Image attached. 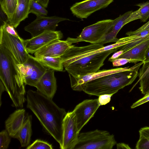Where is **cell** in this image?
<instances>
[{
  "instance_id": "2",
  "label": "cell",
  "mask_w": 149,
  "mask_h": 149,
  "mask_svg": "<svg viewBox=\"0 0 149 149\" xmlns=\"http://www.w3.org/2000/svg\"><path fill=\"white\" fill-rule=\"evenodd\" d=\"M19 64L11 51L0 45V81L12 100V106L22 108L26 100V85Z\"/></svg>"
},
{
  "instance_id": "41",
  "label": "cell",
  "mask_w": 149,
  "mask_h": 149,
  "mask_svg": "<svg viewBox=\"0 0 149 149\" xmlns=\"http://www.w3.org/2000/svg\"><path fill=\"white\" fill-rule=\"evenodd\" d=\"M117 148L130 149L131 148L129 145L123 143H119L116 144Z\"/></svg>"
},
{
  "instance_id": "38",
  "label": "cell",
  "mask_w": 149,
  "mask_h": 149,
  "mask_svg": "<svg viewBox=\"0 0 149 149\" xmlns=\"http://www.w3.org/2000/svg\"><path fill=\"white\" fill-rule=\"evenodd\" d=\"M0 22L2 23V25L5 23H8L9 19L6 14L0 8Z\"/></svg>"
},
{
  "instance_id": "7",
  "label": "cell",
  "mask_w": 149,
  "mask_h": 149,
  "mask_svg": "<svg viewBox=\"0 0 149 149\" xmlns=\"http://www.w3.org/2000/svg\"><path fill=\"white\" fill-rule=\"evenodd\" d=\"M115 22V19H107L98 21L85 27L76 38L68 37L66 40L72 44L82 41L97 43L111 30Z\"/></svg>"
},
{
  "instance_id": "33",
  "label": "cell",
  "mask_w": 149,
  "mask_h": 149,
  "mask_svg": "<svg viewBox=\"0 0 149 149\" xmlns=\"http://www.w3.org/2000/svg\"><path fill=\"white\" fill-rule=\"evenodd\" d=\"M2 25H3L5 31L8 33L17 38H20L15 29V28L9 23H5Z\"/></svg>"
},
{
  "instance_id": "34",
  "label": "cell",
  "mask_w": 149,
  "mask_h": 149,
  "mask_svg": "<svg viewBox=\"0 0 149 149\" xmlns=\"http://www.w3.org/2000/svg\"><path fill=\"white\" fill-rule=\"evenodd\" d=\"M149 70V63L143 64L142 67L139 70V72L138 74L139 79L137 82L134 84L131 89L132 90L134 87L139 83L140 79Z\"/></svg>"
},
{
  "instance_id": "13",
  "label": "cell",
  "mask_w": 149,
  "mask_h": 149,
  "mask_svg": "<svg viewBox=\"0 0 149 149\" xmlns=\"http://www.w3.org/2000/svg\"><path fill=\"white\" fill-rule=\"evenodd\" d=\"M113 0H85L77 2L70 8L72 13L78 18H87L93 13L107 7Z\"/></svg>"
},
{
  "instance_id": "28",
  "label": "cell",
  "mask_w": 149,
  "mask_h": 149,
  "mask_svg": "<svg viewBox=\"0 0 149 149\" xmlns=\"http://www.w3.org/2000/svg\"><path fill=\"white\" fill-rule=\"evenodd\" d=\"M27 149H52V145L47 142L37 139L31 145L28 146Z\"/></svg>"
},
{
  "instance_id": "30",
  "label": "cell",
  "mask_w": 149,
  "mask_h": 149,
  "mask_svg": "<svg viewBox=\"0 0 149 149\" xmlns=\"http://www.w3.org/2000/svg\"><path fill=\"white\" fill-rule=\"evenodd\" d=\"M10 136L6 130L0 132V149H7L10 142Z\"/></svg>"
},
{
  "instance_id": "17",
  "label": "cell",
  "mask_w": 149,
  "mask_h": 149,
  "mask_svg": "<svg viewBox=\"0 0 149 149\" xmlns=\"http://www.w3.org/2000/svg\"><path fill=\"white\" fill-rule=\"evenodd\" d=\"M54 71V70L48 68L36 86L38 91L52 99L56 92L57 87Z\"/></svg>"
},
{
  "instance_id": "12",
  "label": "cell",
  "mask_w": 149,
  "mask_h": 149,
  "mask_svg": "<svg viewBox=\"0 0 149 149\" xmlns=\"http://www.w3.org/2000/svg\"><path fill=\"white\" fill-rule=\"evenodd\" d=\"M100 106L97 99L85 100L76 106L73 111L76 115L79 132L93 117Z\"/></svg>"
},
{
  "instance_id": "21",
  "label": "cell",
  "mask_w": 149,
  "mask_h": 149,
  "mask_svg": "<svg viewBox=\"0 0 149 149\" xmlns=\"http://www.w3.org/2000/svg\"><path fill=\"white\" fill-rule=\"evenodd\" d=\"M32 120L31 115L28 116L22 126L14 137L19 141L22 147L27 146L30 144L32 133Z\"/></svg>"
},
{
  "instance_id": "5",
  "label": "cell",
  "mask_w": 149,
  "mask_h": 149,
  "mask_svg": "<svg viewBox=\"0 0 149 149\" xmlns=\"http://www.w3.org/2000/svg\"><path fill=\"white\" fill-rule=\"evenodd\" d=\"M116 144L113 134L96 129L79 133L73 149H112Z\"/></svg>"
},
{
  "instance_id": "11",
  "label": "cell",
  "mask_w": 149,
  "mask_h": 149,
  "mask_svg": "<svg viewBox=\"0 0 149 149\" xmlns=\"http://www.w3.org/2000/svg\"><path fill=\"white\" fill-rule=\"evenodd\" d=\"M68 20V18L56 16H37L36 19L25 26L24 29L29 33L32 38L47 31H55L59 22Z\"/></svg>"
},
{
  "instance_id": "24",
  "label": "cell",
  "mask_w": 149,
  "mask_h": 149,
  "mask_svg": "<svg viewBox=\"0 0 149 149\" xmlns=\"http://www.w3.org/2000/svg\"><path fill=\"white\" fill-rule=\"evenodd\" d=\"M139 138L135 148L149 149V127L141 128L139 131Z\"/></svg>"
},
{
  "instance_id": "45",
  "label": "cell",
  "mask_w": 149,
  "mask_h": 149,
  "mask_svg": "<svg viewBox=\"0 0 149 149\" xmlns=\"http://www.w3.org/2000/svg\"><path fill=\"white\" fill-rule=\"evenodd\" d=\"M3 0H0V2H1V1H2Z\"/></svg>"
},
{
  "instance_id": "3",
  "label": "cell",
  "mask_w": 149,
  "mask_h": 149,
  "mask_svg": "<svg viewBox=\"0 0 149 149\" xmlns=\"http://www.w3.org/2000/svg\"><path fill=\"white\" fill-rule=\"evenodd\" d=\"M140 67L112 73L89 81L84 85L82 91L89 95L98 96L105 94L113 95L134 81L138 76Z\"/></svg>"
},
{
  "instance_id": "20",
  "label": "cell",
  "mask_w": 149,
  "mask_h": 149,
  "mask_svg": "<svg viewBox=\"0 0 149 149\" xmlns=\"http://www.w3.org/2000/svg\"><path fill=\"white\" fill-rule=\"evenodd\" d=\"M32 0H17L16 10L8 22L15 28L20 23L28 17Z\"/></svg>"
},
{
  "instance_id": "39",
  "label": "cell",
  "mask_w": 149,
  "mask_h": 149,
  "mask_svg": "<svg viewBox=\"0 0 149 149\" xmlns=\"http://www.w3.org/2000/svg\"><path fill=\"white\" fill-rule=\"evenodd\" d=\"M149 28V21L147 23L142 25L138 29L134 31H131L127 32L126 34V35H128L129 34L136 33L138 32L145 29H147Z\"/></svg>"
},
{
  "instance_id": "14",
  "label": "cell",
  "mask_w": 149,
  "mask_h": 149,
  "mask_svg": "<svg viewBox=\"0 0 149 149\" xmlns=\"http://www.w3.org/2000/svg\"><path fill=\"white\" fill-rule=\"evenodd\" d=\"M143 63V62H141L131 67L119 68L107 70H99L97 72L77 78L69 76L71 86L74 91H81L84 85L89 81L112 73L134 69L138 67H140Z\"/></svg>"
},
{
  "instance_id": "19",
  "label": "cell",
  "mask_w": 149,
  "mask_h": 149,
  "mask_svg": "<svg viewBox=\"0 0 149 149\" xmlns=\"http://www.w3.org/2000/svg\"><path fill=\"white\" fill-rule=\"evenodd\" d=\"M149 47V38L124 52L118 58L130 59L136 63L139 62H144L146 51Z\"/></svg>"
},
{
  "instance_id": "36",
  "label": "cell",
  "mask_w": 149,
  "mask_h": 149,
  "mask_svg": "<svg viewBox=\"0 0 149 149\" xmlns=\"http://www.w3.org/2000/svg\"><path fill=\"white\" fill-rule=\"evenodd\" d=\"M128 63H133V61L124 58H118L112 62L113 66H119L125 65Z\"/></svg>"
},
{
  "instance_id": "44",
  "label": "cell",
  "mask_w": 149,
  "mask_h": 149,
  "mask_svg": "<svg viewBox=\"0 0 149 149\" xmlns=\"http://www.w3.org/2000/svg\"><path fill=\"white\" fill-rule=\"evenodd\" d=\"M0 106L1 104V96L3 92L4 91H6L5 87L2 82L0 81Z\"/></svg>"
},
{
  "instance_id": "23",
  "label": "cell",
  "mask_w": 149,
  "mask_h": 149,
  "mask_svg": "<svg viewBox=\"0 0 149 149\" xmlns=\"http://www.w3.org/2000/svg\"><path fill=\"white\" fill-rule=\"evenodd\" d=\"M132 11L127 12L115 19L114 24L109 31V33L115 39H117V35L121 29L126 24V20L132 12Z\"/></svg>"
},
{
  "instance_id": "4",
  "label": "cell",
  "mask_w": 149,
  "mask_h": 149,
  "mask_svg": "<svg viewBox=\"0 0 149 149\" xmlns=\"http://www.w3.org/2000/svg\"><path fill=\"white\" fill-rule=\"evenodd\" d=\"M118 50L113 49L86 56L71 62L63 67L69 76L74 78L83 76L100 70L107 56Z\"/></svg>"
},
{
  "instance_id": "8",
  "label": "cell",
  "mask_w": 149,
  "mask_h": 149,
  "mask_svg": "<svg viewBox=\"0 0 149 149\" xmlns=\"http://www.w3.org/2000/svg\"><path fill=\"white\" fill-rule=\"evenodd\" d=\"M79 133L74 113L73 111L67 112L63 120L60 148L73 149L77 141Z\"/></svg>"
},
{
  "instance_id": "25",
  "label": "cell",
  "mask_w": 149,
  "mask_h": 149,
  "mask_svg": "<svg viewBox=\"0 0 149 149\" xmlns=\"http://www.w3.org/2000/svg\"><path fill=\"white\" fill-rule=\"evenodd\" d=\"M0 3V8L7 15L9 20L16 10L17 0H3Z\"/></svg>"
},
{
  "instance_id": "32",
  "label": "cell",
  "mask_w": 149,
  "mask_h": 149,
  "mask_svg": "<svg viewBox=\"0 0 149 149\" xmlns=\"http://www.w3.org/2000/svg\"><path fill=\"white\" fill-rule=\"evenodd\" d=\"M113 95L112 94H105L99 96L97 99L100 106L105 105L109 103Z\"/></svg>"
},
{
  "instance_id": "15",
  "label": "cell",
  "mask_w": 149,
  "mask_h": 149,
  "mask_svg": "<svg viewBox=\"0 0 149 149\" xmlns=\"http://www.w3.org/2000/svg\"><path fill=\"white\" fill-rule=\"evenodd\" d=\"M63 37L61 31H47L30 39L23 40V43L27 53L33 54L49 43L60 40Z\"/></svg>"
},
{
  "instance_id": "40",
  "label": "cell",
  "mask_w": 149,
  "mask_h": 149,
  "mask_svg": "<svg viewBox=\"0 0 149 149\" xmlns=\"http://www.w3.org/2000/svg\"><path fill=\"white\" fill-rule=\"evenodd\" d=\"M124 52L122 50H120L114 53L112 56L109 59V61L112 62L114 60L118 58Z\"/></svg>"
},
{
  "instance_id": "10",
  "label": "cell",
  "mask_w": 149,
  "mask_h": 149,
  "mask_svg": "<svg viewBox=\"0 0 149 149\" xmlns=\"http://www.w3.org/2000/svg\"><path fill=\"white\" fill-rule=\"evenodd\" d=\"M23 40L9 34L5 31L3 25L1 26L0 45L11 51L20 64L24 63L29 55L25 49Z\"/></svg>"
},
{
  "instance_id": "6",
  "label": "cell",
  "mask_w": 149,
  "mask_h": 149,
  "mask_svg": "<svg viewBox=\"0 0 149 149\" xmlns=\"http://www.w3.org/2000/svg\"><path fill=\"white\" fill-rule=\"evenodd\" d=\"M127 44L126 41H118L115 43L104 47L97 43H91L83 47H70L60 57L63 66L68 63L85 56L113 49H120Z\"/></svg>"
},
{
  "instance_id": "35",
  "label": "cell",
  "mask_w": 149,
  "mask_h": 149,
  "mask_svg": "<svg viewBox=\"0 0 149 149\" xmlns=\"http://www.w3.org/2000/svg\"><path fill=\"white\" fill-rule=\"evenodd\" d=\"M148 101H149V93L145 95L143 97L134 102L130 107L131 109L134 108Z\"/></svg>"
},
{
  "instance_id": "22",
  "label": "cell",
  "mask_w": 149,
  "mask_h": 149,
  "mask_svg": "<svg viewBox=\"0 0 149 149\" xmlns=\"http://www.w3.org/2000/svg\"><path fill=\"white\" fill-rule=\"evenodd\" d=\"M36 59L48 68L58 71H62L63 70L64 67L62 59L60 57L43 56Z\"/></svg>"
},
{
  "instance_id": "9",
  "label": "cell",
  "mask_w": 149,
  "mask_h": 149,
  "mask_svg": "<svg viewBox=\"0 0 149 149\" xmlns=\"http://www.w3.org/2000/svg\"><path fill=\"white\" fill-rule=\"evenodd\" d=\"M26 85L36 87L48 68L42 65L35 57L30 54L23 64H19Z\"/></svg>"
},
{
  "instance_id": "43",
  "label": "cell",
  "mask_w": 149,
  "mask_h": 149,
  "mask_svg": "<svg viewBox=\"0 0 149 149\" xmlns=\"http://www.w3.org/2000/svg\"><path fill=\"white\" fill-rule=\"evenodd\" d=\"M149 63V47L148 49L145 56L143 64Z\"/></svg>"
},
{
  "instance_id": "26",
  "label": "cell",
  "mask_w": 149,
  "mask_h": 149,
  "mask_svg": "<svg viewBox=\"0 0 149 149\" xmlns=\"http://www.w3.org/2000/svg\"><path fill=\"white\" fill-rule=\"evenodd\" d=\"M29 13L37 16H46L48 11L44 6L35 0H32Z\"/></svg>"
},
{
  "instance_id": "16",
  "label": "cell",
  "mask_w": 149,
  "mask_h": 149,
  "mask_svg": "<svg viewBox=\"0 0 149 149\" xmlns=\"http://www.w3.org/2000/svg\"><path fill=\"white\" fill-rule=\"evenodd\" d=\"M72 45L66 40H54L36 52L34 57L36 58L43 56L60 57Z\"/></svg>"
},
{
  "instance_id": "18",
  "label": "cell",
  "mask_w": 149,
  "mask_h": 149,
  "mask_svg": "<svg viewBox=\"0 0 149 149\" xmlns=\"http://www.w3.org/2000/svg\"><path fill=\"white\" fill-rule=\"evenodd\" d=\"M24 109H19L11 114L6 120V129L10 137L14 138L22 126L26 119Z\"/></svg>"
},
{
  "instance_id": "1",
  "label": "cell",
  "mask_w": 149,
  "mask_h": 149,
  "mask_svg": "<svg viewBox=\"0 0 149 149\" xmlns=\"http://www.w3.org/2000/svg\"><path fill=\"white\" fill-rule=\"evenodd\" d=\"M27 107L39 120L45 131L59 144L62 136V124L67 112L52 100L37 91L27 92Z\"/></svg>"
},
{
  "instance_id": "42",
  "label": "cell",
  "mask_w": 149,
  "mask_h": 149,
  "mask_svg": "<svg viewBox=\"0 0 149 149\" xmlns=\"http://www.w3.org/2000/svg\"><path fill=\"white\" fill-rule=\"evenodd\" d=\"M39 3L45 8H47L48 6L49 0H35Z\"/></svg>"
},
{
  "instance_id": "37",
  "label": "cell",
  "mask_w": 149,
  "mask_h": 149,
  "mask_svg": "<svg viewBox=\"0 0 149 149\" xmlns=\"http://www.w3.org/2000/svg\"><path fill=\"white\" fill-rule=\"evenodd\" d=\"M141 17L140 14L139 9L132 12L126 20V24L134 20L141 19Z\"/></svg>"
},
{
  "instance_id": "31",
  "label": "cell",
  "mask_w": 149,
  "mask_h": 149,
  "mask_svg": "<svg viewBox=\"0 0 149 149\" xmlns=\"http://www.w3.org/2000/svg\"><path fill=\"white\" fill-rule=\"evenodd\" d=\"M148 38H149V34L144 37L138 38L136 40L132 42L122 46L120 48V50H123L124 52Z\"/></svg>"
},
{
  "instance_id": "27",
  "label": "cell",
  "mask_w": 149,
  "mask_h": 149,
  "mask_svg": "<svg viewBox=\"0 0 149 149\" xmlns=\"http://www.w3.org/2000/svg\"><path fill=\"white\" fill-rule=\"evenodd\" d=\"M139 88L142 94L145 95L149 93V70L140 79Z\"/></svg>"
},
{
  "instance_id": "29",
  "label": "cell",
  "mask_w": 149,
  "mask_h": 149,
  "mask_svg": "<svg viewBox=\"0 0 149 149\" xmlns=\"http://www.w3.org/2000/svg\"><path fill=\"white\" fill-rule=\"evenodd\" d=\"M136 5L140 7L139 10L141 17V21L146 22L149 17V1Z\"/></svg>"
}]
</instances>
